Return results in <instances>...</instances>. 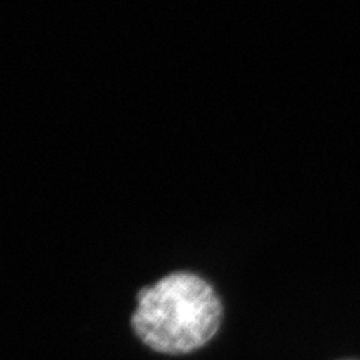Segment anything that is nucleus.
<instances>
[{"mask_svg":"<svg viewBox=\"0 0 360 360\" xmlns=\"http://www.w3.org/2000/svg\"><path fill=\"white\" fill-rule=\"evenodd\" d=\"M132 328L152 350L186 354L209 342L222 320L221 300L205 279L176 272L137 295Z\"/></svg>","mask_w":360,"mask_h":360,"instance_id":"f257e3e1","label":"nucleus"}]
</instances>
